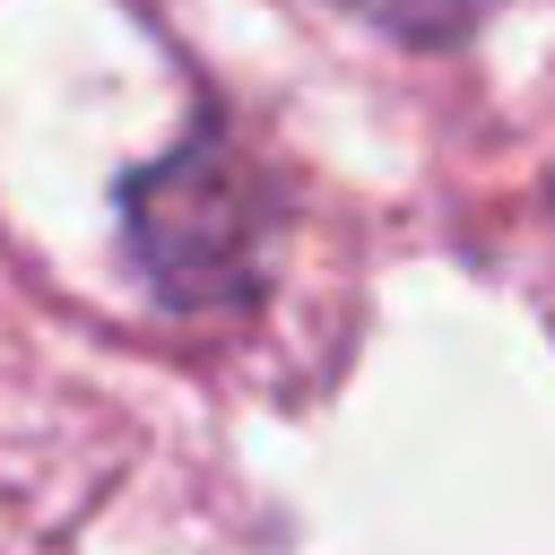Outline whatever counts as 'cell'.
Instances as JSON below:
<instances>
[{
    "mask_svg": "<svg viewBox=\"0 0 555 555\" xmlns=\"http://www.w3.org/2000/svg\"><path fill=\"white\" fill-rule=\"evenodd\" d=\"M260 234H269L260 182L217 139L208 147H182V156H165V165H147L130 182V251L156 278V295L182 304V312H208V304L251 295Z\"/></svg>",
    "mask_w": 555,
    "mask_h": 555,
    "instance_id": "1",
    "label": "cell"
},
{
    "mask_svg": "<svg viewBox=\"0 0 555 555\" xmlns=\"http://www.w3.org/2000/svg\"><path fill=\"white\" fill-rule=\"evenodd\" d=\"M338 9H356L364 26H382V35H399V43H451V35H468L494 0H338Z\"/></svg>",
    "mask_w": 555,
    "mask_h": 555,
    "instance_id": "2",
    "label": "cell"
}]
</instances>
